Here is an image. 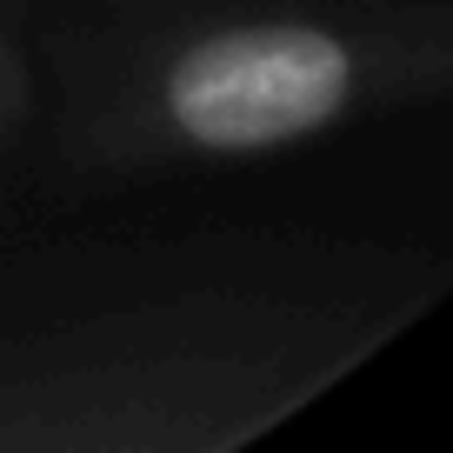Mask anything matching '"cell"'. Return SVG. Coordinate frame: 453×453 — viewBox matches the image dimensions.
Wrapping results in <instances>:
<instances>
[{
    "instance_id": "1",
    "label": "cell",
    "mask_w": 453,
    "mask_h": 453,
    "mask_svg": "<svg viewBox=\"0 0 453 453\" xmlns=\"http://www.w3.org/2000/svg\"><path fill=\"white\" fill-rule=\"evenodd\" d=\"M434 260L320 234H60L0 254V453H234L373 360Z\"/></svg>"
},
{
    "instance_id": "2",
    "label": "cell",
    "mask_w": 453,
    "mask_h": 453,
    "mask_svg": "<svg viewBox=\"0 0 453 453\" xmlns=\"http://www.w3.org/2000/svg\"><path fill=\"white\" fill-rule=\"evenodd\" d=\"M34 127L73 187L326 141L447 81L426 0H20Z\"/></svg>"
},
{
    "instance_id": "3",
    "label": "cell",
    "mask_w": 453,
    "mask_h": 453,
    "mask_svg": "<svg viewBox=\"0 0 453 453\" xmlns=\"http://www.w3.org/2000/svg\"><path fill=\"white\" fill-rule=\"evenodd\" d=\"M34 47H27V7L0 0V154H14L34 134Z\"/></svg>"
}]
</instances>
